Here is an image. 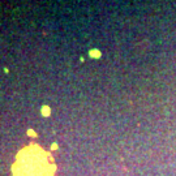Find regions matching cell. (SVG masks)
<instances>
[{
  "label": "cell",
  "instance_id": "obj_1",
  "mask_svg": "<svg viewBox=\"0 0 176 176\" xmlns=\"http://www.w3.org/2000/svg\"><path fill=\"white\" fill-rule=\"evenodd\" d=\"M12 170L13 176H52L55 166L50 153L47 154L42 147L30 145L18 153Z\"/></svg>",
  "mask_w": 176,
  "mask_h": 176
},
{
  "label": "cell",
  "instance_id": "obj_4",
  "mask_svg": "<svg viewBox=\"0 0 176 176\" xmlns=\"http://www.w3.org/2000/svg\"><path fill=\"white\" fill-rule=\"evenodd\" d=\"M27 135H29V136H33V137H35V136H37L34 132H33V129H29V130H27Z\"/></svg>",
  "mask_w": 176,
  "mask_h": 176
},
{
  "label": "cell",
  "instance_id": "obj_3",
  "mask_svg": "<svg viewBox=\"0 0 176 176\" xmlns=\"http://www.w3.org/2000/svg\"><path fill=\"white\" fill-rule=\"evenodd\" d=\"M90 55H91L93 57H99V56H100V52L98 51V50H91V51H90Z\"/></svg>",
  "mask_w": 176,
  "mask_h": 176
},
{
  "label": "cell",
  "instance_id": "obj_2",
  "mask_svg": "<svg viewBox=\"0 0 176 176\" xmlns=\"http://www.w3.org/2000/svg\"><path fill=\"white\" fill-rule=\"evenodd\" d=\"M50 112H51V111H50V107H47V106H43V107H42V114H43L44 116H48Z\"/></svg>",
  "mask_w": 176,
  "mask_h": 176
}]
</instances>
